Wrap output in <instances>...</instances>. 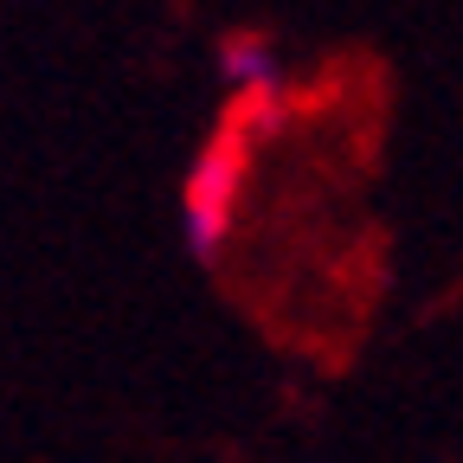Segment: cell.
I'll use <instances>...</instances> for the list:
<instances>
[{
	"label": "cell",
	"mask_w": 463,
	"mask_h": 463,
	"mask_svg": "<svg viewBox=\"0 0 463 463\" xmlns=\"http://www.w3.org/2000/svg\"><path fill=\"white\" fill-rule=\"evenodd\" d=\"M219 78H225L232 90H245V97H264V90L277 84V52H270L264 39H232V45L219 52Z\"/></svg>",
	"instance_id": "2"
},
{
	"label": "cell",
	"mask_w": 463,
	"mask_h": 463,
	"mask_svg": "<svg viewBox=\"0 0 463 463\" xmlns=\"http://www.w3.org/2000/svg\"><path fill=\"white\" fill-rule=\"evenodd\" d=\"M232 187H239V161L232 148H213L194 174H187V245L194 251H219L225 225H232Z\"/></svg>",
	"instance_id": "1"
}]
</instances>
